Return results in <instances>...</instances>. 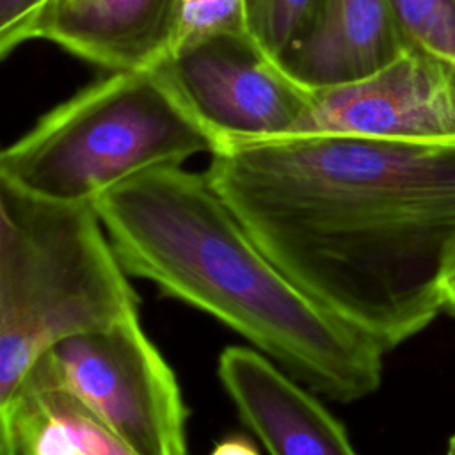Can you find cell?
Masks as SVG:
<instances>
[{"instance_id":"cell-8","label":"cell","mask_w":455,"mask_h":455,"mask_svg":"<svg viewBox=\"0 0 455 455\" xmlns=\"http://www.w3.org/2000/svg\"><path fill=\"white\" fill-rule=\"evenodd\" d=\"M217 375L270 455H357L336 416L259 350L224 348Z\"/></svg>"},{"instance_id":"cell-9","label":"cell","mask_w":455,"mask_h":455,"mask_svg":"<svg viewBox=\"0 0 455 455\" xmlns=\"http://www.w3.org/2000/svg\"><path fill=\"white\" fill-rule=\"evenodd\" d=\"M178 0H46L25 41L44 39L107 68H151L171 48Z\"/></svg>"},{"instance_id":"cell-2","label":"cell","mask_w":455,"mask_h":455,"mask_svg":"<svg viewBox=\"0 0 455 455\" xmlns=\"http://www.w3.org/2000/svg\"><path fill=\"white\" fill-rule=\"evenodd\" d=\"M92 203L128 275L212 315L315 393L348 403L379 389L384 350L299 290L206 172L153 167Z\"/></svg>"},{"instance_id":"cell-4","label":"cell","mask_w":455,"mask_h":455,"mask_svg":"<svg viewBox=\"0 0 455 455\" xmlns=\"http://www.w3.org/2000/svg\"><path fill=\"white\" fill-rule=\"evenodd\" d=\"M215 144L153 68L112 71L46 112L0 155V180L53 201H94Z\"/></svg>"},{"instance_id":"cell-6","label":"cell","mask_w":455,"mask_h":455,"mask_svg":"<svg viewBox=\"0 0 455 455\" xmlns=\"http://www.w3.org/2000/svg\"><path fill=\"white\" fill-rule=\"evenodd\" d=\"M151 68L212 137L215 151L288 137L311 100V91L247 32L201 37Z\"/></svg>"},{"instance_id":"cell-15","label":"cell","mask_w":455,"mask_h":455,"mask_svg":"<svg viewBox=\"0 0 455 455\" xmlns=\"http://www.w3.org/2000/svg\"><path fill=\"white\" fill-rule=\"evenodd\" d=\"M46 0H0V55L25 43L27 28Z\"/></svg>"},{"instance_id":"cell-7","label":"cell","mask_w":455,"mask_h":455,"mask_svg":"<svg viewBox=\"0 0 455 455\" xmlns=\"http://www.w3.org/2000/svg\"><path fill=\"white\" fill-rule=\"evenodd\" d=\"M295 135L455 146V62L405 48L366 76L313 89Z\"/></svg>"},{"instance_id":"cell-17","label":"cell","mask_w":455,"mask_h":455,"mask_svg":"<svg viewBox=\"0 0 455 455\" xmlns=\"http://www.w3.org/2000/svg\"><path fill=\"white\" fill-rule=\"evenodd\" d=\"M441 297H443V311L455 316V251L448 259V265L441 281Z\"/></svg>"},{"instance_id":"cell-12","label":"cell","mask_w":455,"mask_h":455,"mask_svg":"<svg viewBox=\"0 0 455 455\" xmlns=\"http://www.w3.org/2000/svg\"><path fill=\"white\" fill-rule=\"evenodd\" d=\"M407 48L455 62V0H389Z\"/></svg>"},{"instance_id":"cell-13","label":"cell","mask_w":455,"mask_h":455,"mask_svg":"<svg viewBox=\"0 0 455 455\" xmlns=\"http://www.w3.org/2000/svg\"><path fill=\"white\" fill-rule=\"evenodd\" d=\"M318 0H243L249 36L277 62L307 27Z\"/></svg>"},{"instance_id":"cell-10","label":"cell","mask_w":455,"mask_h":455,"mask_svg":"<svg viewBox=\"0 0 455 455\" xmlns=\"http://www.w3.org/2000/svg\"><path fill=\"white\" fill-rule=\"evenodd\" d=\"M405 48L389 0H318L279 64L313 91L366 76Z\"/></svg>"},{"instance_id":"cell-14","label":"cell","mask_w":455,"mask_h":455,"mask_svg":"<svg viewBox=\"0 0 455 455\" xmlns=\"http://www.w3.org/2000/svg\"><path fill=\"white\" fill-rule=\"evenodd\" d=\"M219 32H247L243 0H178L169 52Z\"/></svg>"},{"instance_id":"cell-1","label":"cell","mask_w":455,"mask_h":455,"mask_svg":"<svg viewBox=\"0 0 455 455\" xmlns=\"http://www.w3.org/2000/svg\"><path fill=\"white\" fill-rule=\"evenodd\" d=\"M206 176L299 290L384 352L443 311L455 146L279 137L212 153Z\"/></svg>"},{"instance_id":"cell-18","label":"cell","mask_w":455,"mask_h":455,"mask_svg":"<svg viewBox=\"0 0 455 455\" xmlns=\"http://www.w3.org/2000/svg\"><path fill=\"white\" fill-rule=\"evenodd\" d=\"M444 455H455V435L450 437L448 448H446V453H444Z\"/></svg>"},{"instance_id":"cell-5","label":"cell","mask_w":455,"mask_h":455,"mask_svg":"<svg viewBox=\"0 0 455 455\" xmlns=\"http://www.w3.org/2000/svg\"><path fill=\"white\" fill-rule=\"evenodd\" d=\"M21 384L73 395L137 455H187L188 409L139 313L52 345Z\"/></svg>"},{"instance_id":"cell-3","label":"cell","mask_w":455,"mask_h":455,"mask_svg":"<svg viewBox=\"0 0 455 455\" xmlns=\"http://www.w3.org/2000/svg\"><path fill=\"white\" fill-rule=\"evenodd\" d=\"M137 313L92 201H53L0 180V405L52 345Z\"/></svg>"},{"instance_id":"cell-16","label":"cell","mask_w":455,"mask_h":455,"mask_svg":"<svg viewBox=\"0 0 455 455\" xmlns=\"http://www.w3.org/2000/svg\"><path fill=\"white\" fill-rule=\"evenodd\" d=\"M210 455H261V453L258 451L256 444L249 437L242 434H235L215 443Z\"/></svg>"},{"instance_id":"cell-11","label":"cell","mask_w":455,"mask_h":455,"mask_svg":"<svg viewBox=\"0 0 455 455\" xmlns=\"http://www.w3.org/2000/svg\"><path fill=\"white\" fill-rule=\"evenodd\" d=\"M0 455H137L73 395L20 384L0 405Z\"/></svg>"}]
</instances>
